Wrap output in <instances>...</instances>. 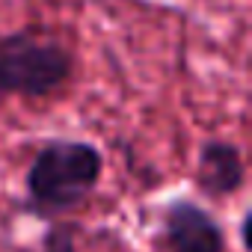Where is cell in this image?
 Segmentation results:
<instances>
[{"label": "cell", "instance_id": "cell-1", "mask_svg": "<svg viewBox=\"0 0 252 252\" xmlns=\"http://www.w3.org/2000/svg\"><path fill=\"white\" fill-rule=\"evenodd\" d=\"M104 172V155L86 140H48L36 149L27 175V211L45 220H54L65 211H74L98 187Z\"/></svg>", "mask_w": 252, "mask_h": 252}, {"label": "cell", "instance_id": "cell-2", "mask_svg": "<svg viewBox=\"0 0 252 252\" xmlns=\"http://www.w3.org/2000/svg\"><path fill=\"white\" fill-rule=\"evenodd\" d=\"M74 74L71 51L36 30L0 33V95L48 98Z\"/></svg>", "mask_w": 252, "mask_h": 252}, {"label": "cell", "instance_id": "cell-3", "mask_svg": "<svg viewBox=\"0 0 252 252\" xmlns=\"http://www.w3.org/2000/svg\"><path fill=\"white\" fill-rule=\"evenodd\" d=\"M160 240L169 252H225L222 225L193 199H169L160 211Z\"/></svg>", "mask_w": 252, "mask_h": 252}, {"label": "cell", "instance_id": "cell-4", "mask_svg": "<svg viewBox=\"0 0 252 252\" xmlns=\"http://www.w3.org/2000/svg\"><path fill=\"white\" fill-rule=\"evenodd\" d=\"M246 184L243 152L228 140H208L199 149L196 160V187L208 199H228Z\"/></svg>", "mask_w": 252, "mask_h": 252}, {"label": "cell", "instance_id": "cell-5", "mask_svg": "<svg viewBox=\"0 0 252 252\" xmlns=\"http://www.w3.org/2000/svg\"><path fill=\"white\" fill-rule=\"evenodd\" d=\"M42 252H77V225L54 220L42 237Z\"/></svg>", "mask_w": 252, "mask_h": 252}, {"label": "cell", "instance_id": "cell-6", "mask_svg": "<svg viewBox=\"0 0 252 252\" xmlns=\"http://www.w3.org/2000/svg\"><path fill=\"white\" fill-rule=\"evenodd\" d=\"M237 231H240V246L249 252V211H243V217H240V225H237Z\"/></svg>", "mask_w": 252, "mask_h": 252}]
</instances>
